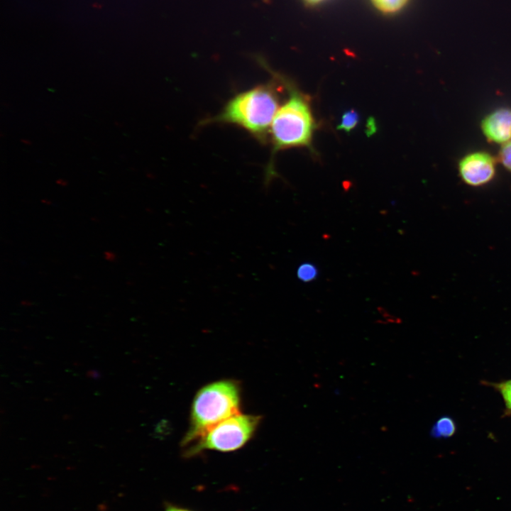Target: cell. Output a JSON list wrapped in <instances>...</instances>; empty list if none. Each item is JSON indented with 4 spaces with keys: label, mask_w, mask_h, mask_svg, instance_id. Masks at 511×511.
Returning a JSON list of instances; mask_svg holds the SVG:
<instances>
[{
    "label": "cell",
    "mask_w": 511,
    "mask_h": 511,
    "mask_svg": "<svg viewBox=\"0 0 511 511\" xmlns=\"http://www.w3.org/2000/svg\"><path fill=\"white\" fill-rule=\"evenodd\" d=\"M261 416L239 412L207 429L193 442L183 448L187 457L212 450L231 452L243 448L254 436Z\"/></svg>",
    "instance_id": "277c9868"
},
{
    "label": "cell",
    "mask_w": 511,
    "mask_h": 511,
    "mask_svg": "<svg viewBox=\"0 0 511 511\" xmlns=\"http://www.w3.org/2000/svg\"><path fill=\"white\" fill-rule=\"evenodd\" d=\"M480 127L488 141L505 144L511 140V109L500 108L488 114L482 120Z\"/></svg>",
    "instance_id": "8992f818"
},
{
    "label": "cell",
    "mask_w": 511,
    "mask_h": 511,
    "mask_svg": "<svg viewBox=\"0 0 511 511\" xmlns=\"http://www.w3.org/2000/svg\"><path fill=\"white\" fill-rule=\"evenodd\" d=\"M500 392L506 409L511 413V380L493 384Z\"/></svg>",
    "instance_id": "8fae6325"
},
{
    "label": "cell",
    "mask_w": 511,
    "mask_h": 511,
    "mask_svg": "<svg viewBox=\"0 0 511 511\" xmlns=\"http://www.w3.org/2000/svg\"><path fill=\"white\" fill-rule=\"evenodd\" d=\"M318 274L317 267L309 262L302 263L297 270V278L304 282L313 281L318 277Z\"/></svg>",
    "instance_id": "9c48e42d"
},
{
    "label": "cell",
    "mask_w": 511,
    "mask_h": 511,
    "mask_svg": "<svg viewBox=\"0 0 511 511\" xmlns=\"http://www.w3.org/2000/svg\"><path fill=\"white\" fill-rule=\"evenodd\" d=\"M90 374H91V377H92V378H98V375H99V374L97 373V371H93V370H92V371H90Z\"/></svg>",
    "instance_id": "9a60e30c"
},
{
    "label": "cell",
    "mask_w": 511,
    "mask_h": 511,
    "mask_svg": "<svg viewBox=\"0 0 511 511\" xmlns=\"http://www.w3.org/2000/svg\"><path fill=\"white\" fill-rule=\"evenodd\" d=\"M456 432L454 421L449 417L444 416L439 418L433 425L431 435L433 437H450Z\"/></svg>",
    "instance_id": "ba28073f"
},
{
    "label": "cell",
    "mask_w": 511,
    "mask_h": 511,
    "mask_svg": "<svg viewBox=\"0 0 511 511\" xmlns=\"http://www.w3.org/2000/svg\"><path fill=\"white\" fill-rule=\"evenodd\" d=\"M458 170L461 180L468 185L480 187L490 182L495 177L496 162L485 151L470 153L458 162Z\"/></svg>",
    "instance_id": "5b68a950"
},
{
    "label": "cell",
    "mask_w": 511,
    "mask_h": 511,
    "mask_svg": "<svg viewBox=\"0 0 511 511\" xmlns=\"http://www.w3.org/2000/svg\"><path fill=\"white\" fill-rule=\"evenodd\" d=\"M22 142H23V143H25V144H27V145H28V144L31 143L29 141L25 140V139H23V140H22Z\"/></svg>",
    "instance_id": "2e32d148"
},
{
    "label": "cell",
    "mask_w": 511,
    "mask_h": 511,
    "mask_svg": "<svg viewBox=\"0 0 511 511\" xmlns=\"http://www.w3.org/2000/svg\"><path fill=\"white\" fill-rule=\"evenodd\" d=\"M241 387L238 380L223 379L202 387L194 395L188 429L182 440L187 446L207 429L241 412Z\"/></svg>",
    "instance_id": "3957f363"
},
{
    "label": "cell",
    "mask_w": 511,
    "mask_h": 511,
    "mask_svg": "<svg viewBox=\"0 0 511 511\" xmlns=\"http://www.w3.org/2000/svg\"><path fill=\"white\" fill-rule=\"evenodd\" d=\"M283 80L289 95L284 104H280L269 130L272 157L266 170V185L274 176L275 154L282 150L309 146L315 128L308 98L284 78Z\"/></svg>",
    "instance_id": "7a4b0ae2"
},
{
    "label": "cell",
    "mask_w": 511,
    "mask_h": 511,
    "mask_svg": "<svg viewBox=\"0 0 511 511\" xmlns=\"http://www.w3.org/2000/svg\"><path fill=\"white\" fill-rule=\"evenodd\" d=\"M376 11L386 16H392L402 11L410 0H369Z\"/></svg>",
    "instance_id": "52a82bcc"
},
{
    "label": "cell",
    "mask_w": 511,
    "mask_h": 511,
    "mask_svg": "<svg viewBox=\"0 0 511 511\" xmlns=\"http://www.w3.org/2000/svg\"><path fill=\"white\" fill-rule=\"evenodd\" d=\"M165 511H192V510H190L185 508V507L176 506V505H168L165 508Z\"/></svg>",
    "instance_id": "5bb4252c"
},
{
    "label": "cell",
    "mask_w": 511,
    "mask_h": 511,
    "mask_svg": "<svg viewBox=\"0 0 511 511\" xmlns=\"http://www.w3.org/2000/svg\"><path fill=\"white\" fill-rule=\"evenodd\" d=\"M273 79L236 94L218 114L204 120L201 124L235 125L260 142H267L271 123L280 106V85L274 75Z\"/></svg>",
    "instance_id": "6da1fadb"
},
{
    "label": "cell",
    "mask_w": 511,
    "mask_h": 511,
    "mask_svg": "<svg viewBox=\"0 0 511 511\" xmlns=\"http://www.w3.org/2000/svg\"><path fill=\"white\" fill-rule=\"evenodd\" d=\"M499 160L501 164L511 172V140L502 145L499 153Z\"/></svg>",
    "instance_id": "7c38bea8"
},
{
    "label": "cell",
    "mask_w": 511,
    "mask_h": 511,
    "mask_svg": "<svg viewBox=\"0 0 511 511\" xmlns=\"http://www.w3.org/2000/svg\"><path fill=\"white\" fill-rule=\"evenodd\" d=\"M359 122V115L353 109L346 111L341 116L340 123L338 126V129L349 132L352 131Z\"/></svg>",
    "instance_id": "30bf717a"
},
{
    "label": "cell",
    "mask_w": 511,
    "mask_h": 511,
    "mask_svg": "<svg viewBox=\"0 0 511 511\" xmlns=\"http://www.w3.org/2000/svg\"><path fill=\"white\" fill-rule=\"evenodd\" d=\"M307 6H314L324 4L328 0H302Z\"/></svg>",
    "instance_id": "4fadbf2b"
}]
</instances>
